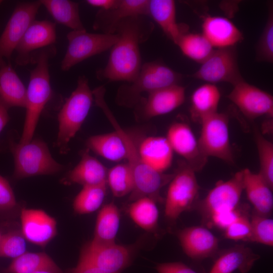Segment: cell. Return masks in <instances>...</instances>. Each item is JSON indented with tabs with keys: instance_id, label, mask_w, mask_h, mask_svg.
<instances>
[{
	"instance_id": "cell-1",
	"label": "cell",
	"mask_w": 273,
	"mask_h": 273,
	"mask_svg": "<svg viewBox=\"0 0 273 273\" xmlns=\"http://www.w3.org/2000/svg\"><path fill=\"white\" fill-rule=\"evenodd\" d=\"M145 16L129 17L117 24L114 34L118 40L111 49L106 65L96 71L98 79L129 83L136 77L142 65L140 44L149 39L154 29Z\"/></svg>"
},
{
	"instance_id": "cell-2",
	"label": "cell",
	"mask_w": 273,
	"mask_h": 273,
	"mask_svg": "<svg viewBox=\"0 0 273 273\" xmlns=\"http://www.w3.org/2000/svg\"><path fill=\"white\" fill-rule=\"evenodd\" d=\"M106 89L103 85L93 90L96 105L103 111L116 131L123 139L126 151L127 164L130 167L133 178V188L128 200L132 202L143 198L149 197L156 202L161 201V189L168 184L174 174L159 172L146 165L141 159L139 148L130 136L120 126L105 100Z\"/></svg>"
},
{
	"instance_id": "cell-3",
	"label": "cell",
	"mask_w": 273,
	"mask_h": 273,
	"mask_svg": "<svg viewBox=\"0 0 273 273\" xmlns=\"http://www.w3.org/2000/svg\"><path fill=\"white\" fill-rule=\"evenodd\" d=\"M54 45L42 49L33 55L25 106L26 115L19 143L26 144L32 140L40 114L52 96L49 73V61L56 54Z\"/></svg>"
},
{
	"instance_id": "cell-4",
	"label": "cell",
	"mask_w": 273,
	"mask_h": 273,
	"mask_svg": "<svg viewBox=\"0 0 273 273\" xmlns=\"http://www.w3.org/2000/svg\"><path fill=\"white\" fill-rule=\"evenodd\" d=\"M94 100L88 79L84 75L80 76L75 89L66 100L58 115L56 145L60 153L64 154L68 152L69 143L80 129Z\"/></svg>"
},
{
	"instance_id": "cell-5",
	"label": "cell",
	"mask_w": 273,
	"mask_h": 273,
	"mask_svg": "<svg viewBox=\"0 0 273 273\" xmlns=\"http://www.w3.org/2000/svg\"><path fill=\"white\" fill-rule=\"evenodd\" d=\"M181 74L164 63L154 61L143 64L133 81L121 85L118 89L116 100L121 106L136 105L142 95L148 94L169 86L177 84Z\"/></svg>"
},
{
	"instance_id": "cell-6",
	"label": "cell",
	"mask_w": 273,
	"mask_h": 273,
	"mask_svg": "<svg viewBox=\"0 0 273 273\" xmlns=\"http://www.w3.org/2000/svg\"><path fill=\"white\" fill-rule=\"evenodd\" d=\"M9 144L14 157L15 178L53 174L64 169L53 158L46 143L40 139L26 144L17 143L11 139Z\"/></svg>"
},
{
	"instance_id": "cell-7",
	"label": "cell",
	"mask_w": 273,
	"mask_h": 273,
	"mask_svg": "<svg viewBox=\"0 0 273 273\" xmlns=\"http://www.w3.org/2000/svg\"><path fill=\"white\" fill-rule=\"evenodd\" d=\"M195 171L184 161H180L169 182L165 203V215L175 221L190 209L197 199L199 186Z\"/></svg>"
},
{
	"instance_id": "cell-8",
	"label": "cell",
	"mask_w": 273,
	"mask_h": 273,
	"mask_svg": "<svg viewBox=\"0 0 273 273\" xmlns=\"http://www.w3.org/2000/svg\"><path fill=\"white\" fill-rule=\"evenodd\" d=\"M68 47L61 65L68 71L79 63L111 49L118 40L116 34L94 33L86 30H72L67 34Z\"/></svg>"
},
{
	"instance_id": "cell-9",
	"label": "cell",
	"mask_w": 273,
	"mask_h": 273,
	"mask_svg": "<svg viewBox=\"0 0 273 273\" xmlns=\"http://www.w3.org/2000/svg\"><path fill=\"white\" fill-rule=\"evenodd\" d=\"M229 120L226 114L218 112L204 119L200 123L201 130L198 142L207 157H216L233 165L234 159L230 143Z\"/></svg>"
},
{
	"instance_id": "cell-10",
	"label": "cell",
	"mask_w": 273,
	"mask_h": 273,
	"mask_svg": "<svg viewBox=\"0 0 273 273\" xmlns=\"http://www.w3.org/2000/svg\"><path fill=\"white\" fill-rule=\"evenodd\" d=\"M235 47L214 50L192 76L208 83L225 82L233 86L243 80Z\"/></svg>"
},
{
	"instance_id": "cell-11",
	"label": "cell",
	"mask_w": 273,
	"mask_h": 273,
	"mask_svg": "<svg viewBox=\"0 0 273 273\" xmlns=\"http://www.w3.org/2000/svg\"><path fill=\"white\" fill-rule=\"evenodd\" d=\"M40 1L22 2L16 6L0 36V68L9 62L25 31L35 20Z\"/></svg>"
},
{
	"instance_id": "cell-12",
	"label": "cell",
	"mask_w": 273,
	"mask_h": 273,
	"mask_svg": "<svg viewBox=\"0 0 273 273\" xmlns=\"http://www.w3.org/2000/svg\"><path fill=\"white\" fill-rule=\"evenodd\" d=\"M243 191V170L228 180L217 182L200 203L203 217L208 223L212 216L237 208Z\"/></svg>"
},
{
	"instance_id": "cell-13",
	"label": "cell",
	"mask_w": 273,
	"mask_h": 273,
	"mask_svg": "<svg viewBox=\"0 0 273 273\" xmlns=\"http://www.w3.org/2000/svg\"><path fill=\"white\" fill-rule=\"evenodd\" d=\"M79 258L107 273H121L130 264L132 251L115 243L100 244L91 241L82 249Z\"/></svg>"
},
{
	"instance_id": "cell-14",
	"label": "cell",
	"mask_w": 273,
	"mask_h": 273,
	"mask_svg": "<svg viewBox=\"0 0 273 273\" xmlns=\"http://www.w3.org/2000/svg\"><path fill=\"white\" fill-rule=\"evenodd\" d=\"M227 97L250 120L263 116L272 118V96L244 79L233 85Z\"/></svg>"
},
{
	"instance_id": "cell-15",
	"label": "cell",
	"mask_w": 273,
	"mask_h": 273,
	"mask_svg": "<svg viewBox=\"0 0 273 273\" xmlns=\"http://www.w3.org/2000/svg\"><path fill=\"white\" fill-rule=\"evenodd\" d=\"M166 139L173 152L182 157L195 171L202 170L208 157L203 153L191 127L185 122L177 121L169 127Z\"/></svg>"
},
{
	"instance_id": "cell-16",
	"label": "cell",
	"mask_w": 273,
	"mask_h": 273,
	"mask_svg": "<svg viewBox=\"0 0 273 273\" xmlns=\"http://www.w3.org/2000/svg\"><path fill=\"white\" fill-rule=\"evenodd\" d=\"M56 40V24L48 20H34L28 27L15 51V61L19 66L32 63L33 54Z\"/></svg>"
},
{
	"instance_id": "cell-17",
	"label": "cell",
	"mask_w": 273,
	"mask_h": 273,
	"mask_svg": "<svg viewBox=\"0 0 273 273\" xmlns=\"http://www.w3.org/2000/svg\"><path fill=\"white\" fill-rule=\"evenodd\" d=\"M20 218L22 235L34 244L44 247L57 234L56 220L43 210L23 208Z\"/></svg>"
},
{
	"instance_id": "cell-18",
	"label": "cell",
	"mask_w": 273,
	"mask_h": 273,
	"mask_svg": "<svg viewBox=\"0 0 273 273\" xmlns=\"http://www.w3.org/2000/svg\"><path fill=\"white\" fill-rule=\"evenodd\" d=\"M185 96V88L177 84L150 93L146 98H142L138 104L141 105L143 116L149 119L176 109L184 103Z\"/></svg>"
},
{
	"instance_id": "cell-19",
	"label": "cell",
	"mask_w": 273,
	"mask_h": 273,
	"mask_svg": "<svg viewBox=\"0 0 273 273\" xmlns=\"http://www.w3.org/2000/svg\"><path fill=\"white\" fill-rule=\"evenodd\" d=\"M178 239L187 255L200 259L209 257L217 251L218 240L208 229L202 226L185 228L177 233Z\"/></svg>"
},
{
	"instance_id": "cell-20",
	"label": "cell",
	"mask_w": 273,
	"mask_h": 273,
	"mask_svg": "<svg viewBox=\"0 0 273 273\" xmlns=\"http://www.w3.org/2000/svg\"><path fill=\"white\" fill-rule=\"evenodd\" d=\"M149 0H120L118 6L111 10H100L93 23L94 29L103 33L114 34L117 24L131 16L149 15Z\"/></svg>"
},
{
	"instance_id": "cell-21",
	"label": "cell",
	"mask_w": 273,
	"mask_h": 273,
	"mask_svg": "<svg viewBox=\"0 0 273 273\" xmlns=\"http://www.w3.org/2000/svg\"><path fill=\"white\" fill-rule=\"evenodd\" d=\"M203 18L202 34L213 48L233 47L243 40L242 33L229 19L212 16H206Z\"/></svg>"
},
{
	"instance_id": "cell-22",
	"label": "cell",
	"mask_w": 273,
	"mask_h": 273,
	"mask_svg": "<svg viewBox=\"0 0 273 273\" xmlns=\"http://www.w3.org/2000/svg\"><path fill=\"white\" fill-rule=\"evenodd\" d=\"M108 170L97 159L91 156L89 149L83 151L79 163L61 180L65 185L79 184L82 187L107 184Z\"/></svg>"
},
{
	"instance_id": "cell-23",
	"label": "cell",
	"mask_w": 273,
	"mask_h": 273,
	"mask_svg": "<svg viewBox=\"0 0 273 273\" xmlns=\"http://www.w3.org/2000/svg\"><path fill=\"white\" fill-rule=\"evenodd\" d=\"M149 15L159 25L166 36L175 44L188 32L189 26L176 20L175 2L172 0H149Z\"/></svg>"
},
{
	"instance_id": "cell-24",
	"label": "cell",
	"mask_w": 273,
	"mask_h": 273,
	"mask_svg": "<svg viewBox=\"0 0 273 273\" xmlns=\"http://www.w3.org/2000/svg\"><path fill=\"white\" fill-rule=\"evenodd\" d=\"M242 170L244 191L255 212L268 216L273 208L272 189L259 173H253L248 168Z\"/></svg>"
},
{
	"instance_id": "cell-25",
	"label": "cell",
	"mask_w": 273,
	"mask_h": 273,
	"mask_svg": "<svg viewBox=\"0 0 273 273\" xmlns=\"http://www.w3.org/2000/svg\"><path fill=\"white\" fill-rule=\"evenodd\" d=\"M138 148L144 163L153 170L164 173L171 166L173 151L166 137L148 136Z\"/></svg>"
},
{
	"instance_id": "cell-26",
	"label": "cell",
	"mask_w": 273,
	"mask_h": 273,
	"mask_svg": "<svg viewBox=\"0 0 273 273\" xmlns=\"http://www.w3.org/2000/svg\"><path fill=\"white\" fill-rule=\"evenodd\" d=\"M27 88L10 62L0 68V104L8 109L25 108Z\"/></svg>"
},
{
	"instance_id": "cell-27",
	"label": "cell",
	"mask_w": 273,
	"mask_h": 273,
	"mask_svg": "<svg viewBox=\"0 0 273 273\" xmlns=\"http://www.w3.org/2000/svg\"><path fill=\"white\" fill-rule=\"evenodd\" d=\"M259 258V256L249 248L238 245L223 252L216 260L209 273H232L236 270L246 273Z\"/></svg>"
},
{
	"instance_id": "cell-28",
	"label": "cell",
	"mask_w": 273,
	"mask_h": 273,
	"mask_svg": "<svg viewBox=\"0 0 273 273\" xmlns=\"http://www.w3.org/2000/svg\"><path fill=\"white\" fill-rule=\"evenodd\" d=\"M220 98L215 84L206 83L197 87L191 98L190 113L192 120L200 124L208 116L217 112Z\"/></svg>"
},
{
	"instance_id": "cell-29",
	"label": "cell",
	"mask_w": 273,
	"mask_h": 273,
	"mask_svg": "<svg viewBox=\"0 0 273 273\" xmlns=\"http://www.w3.org/2000/svg\"><path fill=\"white\" fill-rule=\"evenodd\" d=\"M120 219L119 209L114 202L104 205L98 214L92 241L100 244L115 243Z\"/></svg>"
},
{
	"instance_id": "cell-30",
	"label": "cell",
	"mask_w": 273,
	"mask_h": 273,
	"mask_svg": "<svg viewBox=\"0 0 273 273\" xmlns=\"http://www.w3.org/2000/svg\"><path fill=\"white\" fill-rule=\"evenodd\" d=\"M48 271L63 273L54 261L44 252H25L12 260L4 273H32Z\"/></svg>"
},
{
	"instance_id": "cell-31",
	"label": "cell",
	"mask_w": 273,
	"mask_h": 273,
	"mask_svg": "<svg viewBox=\"0 0 273 273\" xmlns=\"http://www.w3.org/2000/svg\"><path fill=\"white\" fill-rule=\"evenodd\" d=\"M86 145L88 149L107 160L117 162L126 159L124 142L115 130L89 137L86 141Z\"/></svg>"
},
{
	"instance_id": "cell-32",
	"label": "cell",
	"mask_w": 273,
	"mask_h": 273,
	"mask_svg": "<svg viewBox=\"0 0 273 273\" xmlns=\"http://www.w3.org/2000/svg\"><path fill=\"white\" fill-rule=\"evenodd\" d=\"M40 2L58 23L72 30H85L80 19L78 3L69 0H40Z\"/></svg>"
},
{
	"instance_id": "cell-33",
	"label": "cell",
	"mask_w": 273,
	"mask_h": 273,
	"mask_svg": "<svg viewBox=\"0 0 273 273\" xmlns=\"http://www.w3.org/2000/svg\"><path fill=\"white\" fill-rule=\"evenodd\" d=\"M156 202L149 197H143L131 202L128 211L133 222L148 232H153L158 226L159 212Z\"/></svg>"
},
{
	"instance_id": "cell-34",
	"label": "cell",
	"mask_w": 273,
	"mask_h": 273,
	"mask_svg": "<svg viewBox=\"0 0 273 273\" xmlns=\"http://www.w3.org/2000/svg\"><path fill=\"white\" fill-rule=\"evenodd\" d=\"M176 45L184 55L200 64L214 50L208 40L202 34L199 33H185L180 38Z\"/></svg>"
},
{
	"instance_id": "cell-35",
	"label": "cell",
	"mask_w": 273,
	"mask_h": 273,
	"mask_svg": "<svg viewBox=\"0 0 273 273\" xmlns=\"http://www.w3.org/2000/svg\"><path fill=\"white\" fill-rule=\"evenodd\" d=\"M106 184L83 187L74 200V211L79 214H85L99 209L106 196Z\"/></svg>"
},
{
	"instance_id": "cell-36",
	"label": "cell",
	"mask_w": 273,
	"mask_h": 273,
	"mask_svg": "<svg viewBox=\"0 0 273 273\" xmlns=\"http://www.w3.org/2000/svg\"><path fill=\"white\" fill-rule=\"evenodd\" d=\"M107 181L114 196L122 197L130 194L133 188V178L128 164H119L108 170Z\"/></svg>"
},
{
	"instance_id": "cell-37",
	"label": "cell",
	"mask_w": 273,
	"mask_h": 273,
	"mask_svg": "<svg viewBox=\"0 0 273 273\" xmlns=\"http://www.w3.org/2000/svg\"><path fill=\"white\" fill-rule=\"evenodd\" d=\"M254 136L258 154L260 170L259 173L270 186L273 188V144L266 139L257 128Z\"/></svg>"
},
{
	"instance_id": "cell-38",
	"label": "cell",
	"mask_w": 273,
	"mask_h": 273,
	"mask_svg": "<svg viewBox=\"0 0 273 273\" xmlns=\"http://www.w3.org/2000/svg\"><path fill=\"white\" fill-rule=\"evenodd\" d=\"M251 234L248 241L273 246V220L255 212L250 218Z\"/></svg>"
},
{
	"instance_id": "cell-39",
	"label": "cell",
	"mask_w": 273,
	"mask_h": 273,
	"mask_svg": "<svg viewBox=\"0 0 273 273\" xmlns=\"http://www.w3.org/2000/svg\"><path fill=\"white\" fill-rule=\"evenodd\" d=\"M268 16L256 48V59L259 61L273 62V9L268 5Z\"/></svg>"
},
{
	"instance_id": "cell-40",
	"label": "cell",
	"mask_w": 273,
	"mask_h": 273,
	"mask_svg": "<svg viewBox=\"0 0 273 273\" xmlns=\"http://www.w3.org/2000/svg\"><path fill=\"white\" fill-rule=\"evenodd\" d=\"M26 244L22 233L9 232L3 235L0 245V257H19L26 252Z\"/></svg>"
},
{
	"instance_id": "cell-41",
	"label": "cell",
	"mask_w": 273,
	"mask_h": 273,
	"mask_svg": "<svg viewBox=\"0 0 273 273\" xmlns=\"http://www.w3.org/2000/svg\"><path fill=\"white\" fill-rule=\"evenodd\" d=\"M224 230L227 239L248 241L251 234L250 219L246 214L242 213Z\"/></svg>"
},
{
	"instance_id": "cell-42",
	"label": "cell",
	"mask_w": 273,
	"mask_h": 273,
	"mask_svg": "<svg viewBox=\"0 0 273 273\" xmlns=\"http://www.w3.org/2000/svg\"><path fill=\"white\" fill-rule=\"evenodd\" d=\"M16 206L15 195L9 181L0 175V212L10 211Z\"/></svg>"
},
{
	"instance_id": "cell-43",
	"label": "cell",
	"mask_w": 273,
	"mask_h": 273,
	"mask_svg": "<svg viewBox=\"0 0 273 273\" xmlns=\"http://www.w3.org/2000/svg\"><path fill=\"white\" fill-rule=\"evenodd\" d=\"M238 209L216 214L210 218L207 223L225 230L242 213Z\"/></svg>"
},
{
	"instance_id": "cell-44",
	"label": "cell",
	"mask_w": 273,
	"mask_h": 273,
	"mask_svg": "<svg viewBox=\"0 0 273 273\" xmlns=\"http://www.w3.org/2000/svg\"><path fill=\"white\" fill-rule=\"evenodd\" d=\"M158 273H197L191 268L179 262H165L156 266Z\"/></svg>"
},
{
	"instance_id": "cell-45",
	"label": "cell",
	"mask_w": 273,
	"mask_h": 273,
	"mask_svg": "<svg viewBox=\"0 0 273 273\" xmlns=\"http://www.w3.org/2000/svg\"><path fill=\"white\" fill-rule=\"evenodd\" d=\"M69 273H107L99 269L90 263L81 259Z\"/></svg>"
},
{
	"instance_id": "cell-46",
	"label": "cell",
	"mask_w": 273,
	"mask_h": 273,
	"mask_svg": "<svg viewBox=\"0 0 273 273\" xmlns=\"http://www.w3.org/2000/svg\"><path fill=\"white\" fill-rule=\"evenodd\" d=\"M120 0H87L86 2L93 7L100 8L101 10H109L116 7Z\"/></svg>"
},
{
	"instance_id": "cell-47",
	"label": "cell",
	"mask_w": 273,
	"mask_h": 273,
	"mask_svg": "<svg viewBox=\"0 0 273 273\" xmlns=\"http://www.w3.org/2000/svg\"><path fill=\"white\" fill-rule=\"evenodd\" d=\"M8 109L0 104V133L9 121Z\"/></svg>"
},
{
	"instance_id": "cell-48",
	"label": "cell",
	"mask_w": 273,
	"mask_h": 273,
	"mask_svg": "<svg viewBox=\"0 0 273 273\" xmlns=\"http://www.w3.org/2000/svg\"><path fill=\"white\" fill-rule=\"evenodd\" d=\"M32 273H52V272L48 271H38L33 272Z\"/></svg>"
},
{
	"instance_id": "cell-49",
	"label": "cell",
	"mask_w": 273,
	"mask_h": 273,
	"mask_svg": "<svg viewBox=\"0 0 273 273\" xmlns=\"http://www.w3.org/2000/svg\"><path fill=\"white\" fill-rule=\"evenodd\" d=\"M2 236H3V235L1 234V233H0V245H1V241L2 239Z\"/></svg>"
},
{
	"instance_id": "cell-50",
	"label": "cell",
	"mask_w": 273,
	"mask_h": 273,
	"mask_svg": "<svg viewBox=\"0 0 273 273\" xmlns=\"http://www.w3.org/2000/svg\"><path fill=\"white\" fill-rule=\"evenodd\" d=\"M3 1H0V5L2 3Z\"/></svg>"
}]
</instances>
